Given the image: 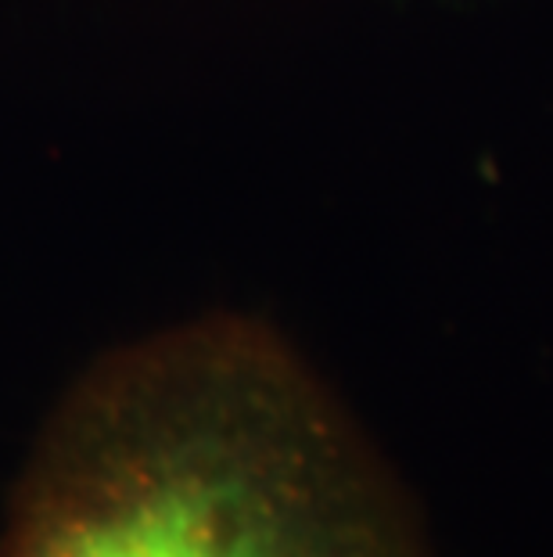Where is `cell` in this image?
Wrapping results in <instances>:
<instances>
[{
    "label": "cell",
    "mask_w": 553,
    "mask_h": 557,
    "mask_svg": "<svg viewBox=\"0 0 553 557\" xmlns=\"http://www.w3.org/2000/svg\"><path fill=\"white\" fill-rule=\"evenodd\" d=\"M0 557H439L370 432L263 317L202 313L73 377Z\"/></svg>",
    "instance_id": "obj_1"
}]
</instances>
